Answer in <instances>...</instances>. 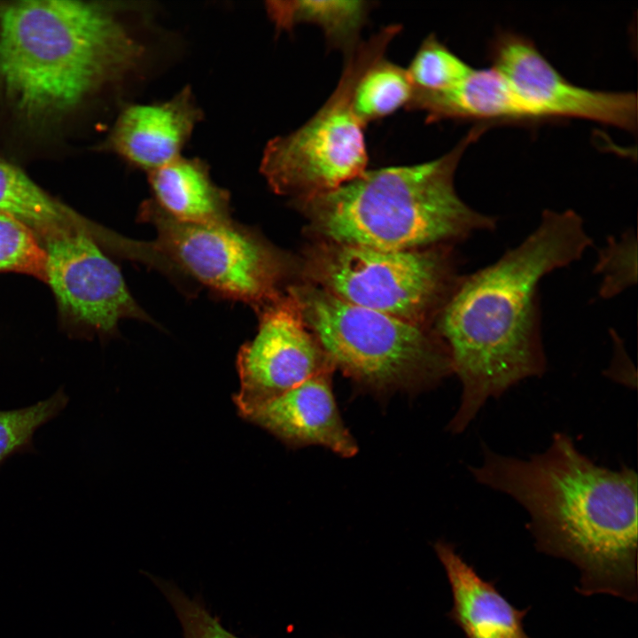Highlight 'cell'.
<instances>
[{
	"mask_svg": "<svg viewBox=\"0 0 638 638\" xmlns=\"http://www.w3.org/2000/svg\"><path fill=\"white\" fill-rule=\"evenodd\" d=\"M591 245L576 212L545 210L517 246L460 277L437 326L462 385L459 407L447 426L451 432H462L489 399L545 372L540 283L579 261Z\"/></svg>",
	"mask_w": 638,
	"mask_h": 638,
	"instance_id": "1",
	"label": "cell"
},
{
	"mask_svg": "<svg viewBox=\"0 0 638 638\" xmlns=\"http://www.w3.org/2000/svg\"><path fill=\"white\" fill-rule=\"evenodd\" d=\"M475 480L504 493L530 517L539 550L572 562L582 595L637 599V474L595 463L565 433L520 459L484 445Z\"/></svg>",
	"mask_w": 638,
	"mask_h": 638,
	"instance_id": "2",
	"label": "cell"
},
{
	"mask_svg": "<svg viewBox=\"0 0 638 638\" xmlns=\"http://www.w3.org/2000/svg\"><path fill=\"white\" fill-rule=\"evenodd\" d=\"M104 2H0V108L35 134L65 125L141 66L147 48Z\"/></svg>",
	"mask_w": 638,
	"mask_h": 638,
	"instance_id": "3",
	"label": "cell"
},
{
	"mask_svg": "<svg viewBox=\"0 0 638 638\" xmlns=\"http://www.w3.org/2000/svg\"><path fill=\"white\" fill-rule=\"evenodd\" d=\"M480 124L445 155L422 164L366 170L338 188L295 200L325 242L399 251L441 246L496 228L495 217L465 204L454 183Z\"/></svg>",
	"mask_w": 638,
	"mask_h": 638,
	"instance_id": "4",
	"label": "cell"
},
{
	"mask_svg": "<svg viewBox=\"0 0 638 638\" xmlns=\"http://www.w3.org/2000/svg\"><path fill=\"white\" fill-rule=\"evenodd\" d=\"M335 369L377 396L432 388L453 373L448 350L423 325L356 306L314 285L291 287Z\"/></svg>",
	"mask_w": 638,
	"mask_h": 638,
	"instance_id": "5",
	"label": "cell"
},
{
	"mask_svg": "<svg viewBox=\"0 0 638 638\" xmlns=\"http://www.w3.org/2000/svg\"><path fill=\"white\" fill-rule=\"evenodd\" d=\"M401 29L389 25L348 51L338 83L323 106L304 125L267 144L260 170L276 193L307 198L367 170L365 125L354 110V89Z\"/></svg>",
	"mask_w": 638,
	"mask_h": 638,
	"instance_id": "6",
	"label": "cell"
},
{
	"mask_svg": "<svg viewBox=\"0 0 638 638\" xmlns=\"http://www.w3.org/2000/svg\"><path fill=\"white\" fill-rule=\"evenodd\" d=\"M305 271L313 284L351 304L423 325L460 277L446 249L387 251L323 242Z\"/></svg>",
	"mask_w": 638,
	"mask_h": 638,
	"instance_id": "7",
	"label": "cell"
},
{
	"mask_svg": "<svg viewBox=\"0 0 638 638\" xmlns=\"http://www.w3.org/2000/svg\"><path fill=\"white\" fill-rule=\"evenodd\" d=\"M139 216L156 230L155 252L222 297L245 302L258 312L283 292L284 261L253 230L231 220L181 222L153 199L143 203Z\"/></svg>",
	"mask_w": 638,
	"mask_h": 638,
	"instance_id": "8",
	"label": "cell"
},
{
	"mask_svg": "<svg viewBox=\"0 0 638 638\" xmlns=\"http://www.w3.org/2000/svg\"><path fill=\"white\" fill-rule=\"evenodd\" d=\"M41 244L47 255L46 284L69 329L106 336L122 319L151 321L131 296L120 268L93 237L66 233Z\"/></svg>",
	"mask_w": 638,
	"mask_h": 638,
	"instance_id": "9",
	"label": "cell"
},
{
	"mask_svg": "<svg viewBox=\"0 0 638 638\" xmlns=\"http://www.w3.org/2000/svg\"><path fill=\"white\" fill-rule=\"evenodd\" d=\"M258 312L257 334L237 360L240 388L234 401L244 417L310 377L335 370L291 287Z\"/></svg>",
	"mask_w": 638,
	"mask_h": 638,
	"instance_id": "10",
	"label": "cell"
},
{
	"mask_svg": "<svg viewBox=\"0 0 638 638\" xmlns=\"http://www.w3.org/2000/svg\"><path fill=\"white\" fill-rule=\"evenodd\" d=\"M490 59L492 67L543 119L581 118L636 131L635 93L591 90L569 82L524 35L498 34L490 46Z\"/></svg>",
	"mask_w": 638,
	"mask_h": 638,
	"instance_id": "11",
	"label": "cell"
},
{
	"mask_svg": "<svg viewBox=\"0 0 638 638\" xmlns=\"http://www.w3.org/2000/svg\"><path fill=\"white\" fill-rule=\"evenodd\" d=\"M203 119L190 86L170 99L132 104L117 117L106 149L147 173L182 156L196 125Z\"/></svg>",
	"mask_w": 638,
	"mask_h": 638,
	"instance_id": "12",
	"label": "cell"
},
{
	"mask_svg": "<svg viewBox=\"0 0 638 638\" xmlns=\"http://www.w3.org/2000/svg\"><path fill=\"white\" fill-rule=\"evenodd\" d=\"M334 370L321 372L261 405L245 418L291 447L321 446L349 458L358 452L332 390Z\"/></svg>",
	"mask_w": 638,
	"mask_h": 638,
	"instance_id": "13",
	"label": "cell"
},
{
	"mask_svg": "<svg viewBox=\"0 0 638 638\" xmlns=\"http://www.w3.org/2000/svg\"><path fill=\"white\" fill-rule=\"evenodd\" d=\"M434 549L451 586L453 608L449 616L467 638H530L523 625L526 609L514 607L449 543L438 541Z\"/></svg>",
	"mask_w": 638,
	"mask_h": 638,
	"instance_id": "14",
	"label": "cell"
},
{
	"mask_svg": "<svg viewBox=\"0 0 638 638\" xmlns=\"http://www.w3.org/2000/svg\"><path fill=\"white\" fill-rule=\"evenodd\" d=\"M425 112L433 122L445 119L479 121H534L539 111L522 98L494 67L472 69L457 85L444 90L414 89L407 106Z\"/></svg>",
	"mask_w": 638,
	"mask_h": 638,
	"instance_id": "15",
	"label": "cell"
},
{
	"mask_svg": "<svg viewBox=\"0 0 638 638\" xmlns=\"http://www.w3.org/2000/svg\"><path fill=\"white\" fill-rule=\"evenodd\" d=\"M147 174L153 200L173 218L201 224L231 220L229 193L213 182L202 160L181 156Z\"/></svg>",
	"mask_w": 638,
	"mask_h": 638,
	"instance_id": "16",
	"label": "cell"
},
{
	"mask_svg": "<svg viewBox=\"0 0 638 638\" xmlns=\"http://www.w3.org/2000/svg\"><path fill=\"white\" fill-rule=\"evenodd\" d=\"M0 212L27 225L40 241L65 233L95 236L97 224L50 195L0 157Z\"/></svg>",
	"mask_w": 638,
	"mask_h": 638,
	"instance_id": "17",
	"label": "cell"
},
{
	"mask_svg": "<svg viewBox=\"0 0 638 638\" xmlns=\"http://www.w3.org/2000/svg\"><path fill=\"white\" fill-rule=\"evenodd\" d=\"M366 1H268L266 10L277 30L300 23L319 26L330 44L347 52L358 43L370 11Z\"/></svg>",
	"mask_w": 638,
	"mask_h": 638,
	"instance_id": "18",
	"label": "cell"
},
{
	"mask_svg": "<svg viewBox=\"0 0 638 638\" xmlns=\"http://www.w3.org/2000/svg\"><path fill=\"white\" fill-rule=\"evenodd\" d=\"M414 86L407 69L381 58L361 77L354 94V110L365 125L408 106Z\"/></svg>",
	"mask_w": 638,
	"mask_h": 638,
	"instance_id": "19",
	"label": "cell"
},
{
	"mask_svg": "<svg viewBox=\"0 0 638 638\" xmlns=\"http://www.w3.org/2000/svg\"><path fill=\"white\" fill-rule=\"evenodd\" d=\"M472 69L435 35H430L420 45L407 72L415 89L439 91L457 85Z\"/></svg>",
	"mask_w": 638,
	"mask_h": 638,
	"instance_id": "20",
	"label": "cell"
},
{
	"mask_svg": "<svg viewBox=\"0 0 638 638\" xmlns=\"http://www.w3.org/2000/svg\"><path fill=\"white\" fill-rule=\"evenodd\" d=\"M68 397L58 390L29 407L0 410V464L11 455L33 448V435L66 406Z\"/></svg>",
	"mask_w": 638,
	"mask_h": 638,
	"instance_id": "21",
	"label": "cell"
},
{
	"mask_svg": "<svg viewBox=\"0 0 638 638\" xmlns=\"http://www.w3.org/2000/svg\"><path fill=\"white\" fill-rule=\"evenodd\" d=\"M46 252L35 234L0 212V273L25 274L46 284Z\"/></svg>",
	"mask_w": 638,
	"mask_h": 638,
	"instance_id": "22",
	"label": "cell"
},
{
	"mask_svg": "<svg viewBox=\"0 0 638 638\" xmlns=\"http://www.w3.org/2000/svg\"><path fill=\"white\" fill-rule=\"evenodd\" d=\"M595 272L602 276L599 294L612 298L636 284L637 241L634 230H628L616 239L609 237L600 250Z\"/></svg>",
	"mask_w": 638,
	"mask_h": 638,
	"instance_id": "23",
	"label": "cell"
},
{
	"mask_svg": "<svg viewBox=\"0 0 638 638\" xmlns=\"http://www.w3.org/2000/svg\"><path fill=\"white\" fill-rule=\"evenodd\" d=\"M147 575L174 610L183 629V638H240L210 613L199 596L191 598L173 581Z\"/></svg>",
	"mask_w": 638,
	"mask_h": 638,
	"instance_id": "24",
	"label": "cell"
}]
</instances>
